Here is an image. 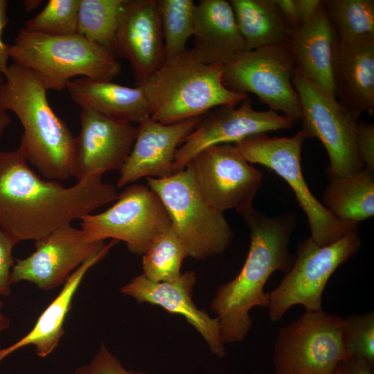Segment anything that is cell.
Here are the masks:
<instances>
[{"label":"cell","mask_w":374,"mask_h":374,"mask_svg":"<svg viewBox=\"0 0 374 374\" xmlns=\"http://www.w3.org/2000/svg\"><path fill=\"white\" fill-rule=\"evenodd\" d=\"M45 87L31 69L9 65L2 89L3 103L22 127L19 148L28 163L45 179L73 177L75 137L51 107Z\"/></svg>","instance_id":"obj_3"},{"label":"cell","mask_w":374,"mask_h":374,"mask_svg":"<svg viewBox=\"0 0 374 374\" xmlns=\"http://www.w3.org/2000/svg\"><path fill=\"white\" fill-rule=\"evenodd\" d=\"M337 368L341 374H374V364L357 357L344 359Z\"/></svg>","instance_id":"obj_37"},{"label":"cell","mask_w":374,"mask_h":374,"mask_svg":"<svg viewBox=\"0 0 374 374\" xmlns=\"http://www.w3.org/2000/svg\"><path fill=\"white\" fill-rule=\"evenodd\" d=\"M238 213L250 231L249 252L238 274L217 288L211 305L224 344L247 337L252 326L250 310L268 307L269 294L264 292L268 278L278 270L287 273L295 260L289 251L296 226L294 213L269 217L253 204Z\"/></svg>","instance_id":"obj_2"},{"label":"cell","mask_w":374,"mask_h":374,"mask_svg":"<svg viewBox=\"0 0 374 374\" xmlns=\"http://www.w3.org/2000/svg\"><path fill=\"white\" fill-rule=\"evenodd\" d=\"M294 69L287 46L271 45L245 51L224 66L222 80L231 91L253 93L269 110L296 123L301 120L302 109L292 81Z\"/></svg>","instance_id":"obj_12"},{"label":"cell","mask_w":374,"mask_h":374,"mask_svg":"<svg viewBox=\"0 0 374 374\" xmlns=\"http://www.w3.org/2000/svg\"><path fill=\"white\" fill-rule=\"evenodd\" d=\"M81 231L91 243L107 238L124 242L128 250L143 255L151 242L171 226L168 213L157 195L148 186L132 184L106 211L88 214Z\"/></svg>","instance_id":"obj_10"},{"label":"cell","mask_w":374,"mask_h":374,"mask_svg":"<svg viewBox=\"0 0 374 374\" xmlns=\"http://www.w3.org/2000/svg\"><path fill=\"white\" fill-rule=\"evenodd\" d=\"M323 3L339 42L374 41L373 0H326Z\"/></svg>","instance_id":"obj_28"},{"label":"cell","mask_w":374,"mask_h":374,"mask_svg":"<svg viewBox=\"0 0 374 374\" xmlns=\"http://www.w3.org/2000/svg\"><path fill=\"white\" fill-rule=\"evenodd\" d=\"M332 374H341V373L337 368V370Z\"/></svg>","instance_id":"obj_42"},{"label":"cell","mask_w":374,"mask_h":374,"mask_svg":"<svg viewBox=\"0 0 374 374\" xmlns=\"http://www.w3.org/2000/svg\"><path fill=\"white\" fill-rule=\"evenodd\" d=\"M324 207L341 222L358 224L374 215V170L364 167L345 177L328 178Z\"/></svg>","instance_id":"obj_26"},{"label":"cell","mask_w":374,"mask_h":374,"mask_svg":"<svg viewBox=\"0 0 374 374\" xmlns=\"http://www.w3.org/2000/svg\"><path fill=\"white\" fill-rule=\"evenodd\" d=\"M294 122L271 111H256L246 98L235 106L215 108L202 116L193 131L177 149L173 173L182 170L202 150L216 145L236 143L249 136L290 129Z\"/></svg>","instance_id":"obj_14"},{"label":"cell","mask_w":374,"mask_h":374,"mask_svg":"<svg viewBox=\"0 0 374 374\" xmlns=\"http://www.w3.org/2000/svg\"><path fill=\"white\" fill-rule=\"evenodd\" d=\"M42 1L40 0H27L24 1V5L25 10L27 11H30L36 8H37Z\"/></svg>","instance_id":"obj_41"},{"label":"cell","mask_w":374,"mask_h":374,"mask_svg":"<svg viewBox=\"0 0 374 374\" xmlns=\"http://www.w3.org/2000/svg\"><path fill=\"white\" fill-rule=\"evenodd\" d=\"M114 54L129 61L141 84L165 61L157 0H125Z\"/></svg>","instance_id":"obj_17"},{"label":"cell","mask_w":374,"mask_h":374,"mask_svg":"<svg viewBox=\"0 0 374 374\" xmlns=\"http://www.w3.org/2000/svg\"><path fill=\"white\" fill-rule=\"evenodd\" d=\"M8 1L0 0V73L4 76L8 73L9 65L8 64L9 55V46L3 42L2 33L4 28L8 24V17L7 15Z\"/></svg>","instance_id":"obj_36"},{"label":"cell","mask_w":374,"mask_h":374,"mask_svg":"<svg viewBox=\"0 0 374 374\" xmlns=\"http://www.w3.org/2000/svg\"><path fill=\"white\" fill-rule=\"evenodd\" d=\"M74 374H149L126 369L121 362L102 344L89 364L78 368Z\"/></svg>","instance_id":"obj_33"},{"label":"cell","mask_w":374,"mask_h":374,"mask_svg":"<svg viewBox=\"0 0 374 374\" xmlns=\"http://www.w3.org/2000/svg\"><path fill=\"white\" fill-rule=\"evenodd\" d=\"M142 256V274L152 282L177 278L181 274L184 260L188 257L184 244L171 226L155 238Z\"/></svg>","instance_id":"obj_29"},{"label":"cell","mask_w":374,"mask_h":374,"mask_svg":"<svg viewBox=\"0 0 374 374\" xmlns=\"http://www.w3.org/2000/svg\"><path fill=\"white\" fill-rule=\"evenodd\" d=\"M112 240L100 251L82 262L65 281L62 290L38 318L33 329L13 344L0 349V362L15 350L28 345L35 347L40 357L49 355L58 346L64 334V320L80 284L88 270L108 253L116 243Z\"/></svg>","instance_id":"obj_24"},{"label":"cell","mask_w":374,"mask_h":374,"mask_svg":"<svg viewBox=\"0 0 374 374\" xmlns=\"http://www.w3.org/2000/svg\"><path fill=\"white\" fill-rule=\"evenodd\" d=\"M3 303L0 300V333L7 329L10 326L9 319L4 315L2 311Z\"/></svg>","instance_id":"obj_40"},{"label":"cell","mask_w":374,"mask_h":374,"mask_svg":"<svg viewBox=\"0 0 374 374\" xmlns=\"http://www.w3.org/2000/svg\"><path fill=\"white\" fill-rule=\"evenodd\" d=\"M292 81L301 105V130L307 138L319 139L328 154V177H345L362 170L364 165L356 147L357 121L296 68Z\"/></svg>","instance_id":"obj_11"},{"label":"cell","mask_w":374,"mask_h":374,"mask_svg":"<svg viewBox=\"0 0 374 374\" xmlns=\"http://www.w3.org/2000/svg\"><path fill=\"white\" fill-rule=\"evenodd\" d=\"M66 89L82 109H91L109 118L138 125L150 118V105L140 85L130 87L82 77L70 80Z\"/></svg>","instance_id":"obj_23"},{"label":"cell","mask_w":374,"mask_h":374,"mask_svg":"<svg viewBox=\"0 0 374 374\" xmlns=\"http://www.w3.org/2000/svg\"><path fill=\"white\" fill-rule=\"evenodd\" d=\"M223 65L202 62L193 50L165 60L140 86L147 96L150 119L163 124L200 117L222 106H235L248 97L229 89Z\"/></svg>","instance_id":"obj_4"},{"label":"cell","mask_w":374,"mask_h":374,"mask_svg":"<svg viewBox=\"0 0 374 374\" xmlns=\"http://www.w3.org/2000/svg\"><path fill=\"white\" fill-rule=\"evenodd\" d=\"M186 167L206 201L222 212L253 204L262 181V172L231 144L202 150Z\"/></svg>","instance_id":"obj_13"},{"label":"cell","mask_w":374,"mask_h":374,"mask_svg":"<svg viewBox=\"0 0 374 374\" xmlns=\"http://www.w3.org/2000/svg\"><path fill=\"white\" fill-rule=\"evenodd\" d=\"M165 51V60L187 49L193 37L196 4L193 0H157Z\"/></svg>","instance_id":"obj_30"},{"label":"cell","mask_w":374,"mask_h":374,"mask_svg":"<svg viewBox=\"0 0 374 374\" xmlns=\"http://www.w3.org/2000/svg\"><path fill=\"white\" fill-rule=\"evenodd\" d=\"M342 317L323 310L307 312L278 330L275 374H332L348 357L341 339Z\"/></svg>","instance_id":"obj_9"},{"label":"cell","mask_w":374,"mask_h":374,"mask_svg":"<svg viewBox=\"0 0 374 374\" xmlns=\"http://www.w3.org/2000/svg\"><path fill=\"white\" fill-rule=\"evenodd\" d=\"M321 3V0H295L298 28L313 16Z\"/></svg>","instance_id":"obj_38"},{"label":"cell","mask_w":374,"mask_h":374,"mask_svg":"<svg viewBox=\"0 0 374 374\" xmlns=\"http://www.w3.org/2000/svg\"><path fill=\"white\" fill-rule=\"evenodd\" d=\"M306 139L302 130L291 137H270L263 133L249 136L234 145L250 163L266 166L286 181L307 216L310 237L318 245L326 246L357 228V224L337 220L309 189L301 165L302 146Z\"/></svg>","instance_id":"obj_7"},{"label":"cell","mask_w":374,"mask_h":374,"mask_svg":"<svg viewBox=\"0 0 374 374\" xmlns=\"http://www.w3.org/2000/svg\"><path fill=\"white\" fill-rule=\"evenodd\" d=\"M80 0H49L34 17L25 22L27 30L51 35L77 33Z\"/></svg>","instance_id":"obj_31"},{"label":"cell","mask_w":374,"mask_h":374,"mask_svg":"<svg viewBox=\"0 0 374 374\" xmlns=\"http://www.w3.org/2000/svg\"><path fill=\"white\" fill-rule=\"evenodd\" d=\"M106 243L87 242L81 229L68 225L35 242L36 250L17 259L10 283L22 280L49 290L59 286L87 259L102 250Z\"/></svg>","instance_id":"obj_15"},{"label":"cell","mask_w":374,"mask_h":374,"mask_svg":"<svg viewBox=\"0 0 374 374\" xmlns=\"http://www.w3.org/2000/svg\"><path fill=\"white\" fill-rule=\"evenodd\" d=\"M146 179L165 206L188 257L202 260L224 253L231 243L233 230L224 212L204 198L188 167L167 177Z\"/></svg>","instance_id":"obj_6"},{"label":"cell","mask_w":374,"mask_h":374,"mask_svg":"<svg viewBox=\"0 0 374 374\" xmlns=\"http://www.w3.org/2000/svg\"><path fill=\"white\" fill-rule=\"evenodd\" d=\"M75 137L73 178L77 181L120 170L134 145L138 126L82 109Z\"/></svg>","instance_id":"obj_16"},{"label":"cell","mask_w":374,"mask_h":374,"mask_svg":"<svg viewBox=\"0 0 374 374\" xmlns=\"http://www.w3.org/2000/svg\"><path fill=\"white\" fill-rule=\"evenodd\" d=\"M125 0H80L77 33L114 53Z\"/></svg>","instance_id":"obj_27"},{"label":"cell","mask_w":374,"mask_h":374,"mask_svg":"<svg viewBox=\"0 0 374 374\" xmlns=\"http://www.w3.org/2000/svg\"><path fill=\"white\" fill-rule=\"evenodd\" d=\"M10 57L33 71L47 89L62 91L75 76L112 81L121 66L109 49L78 33L51 35L21 28Z\"/></svg>","instance_id":"obj_5"},{"label":"cell","mask_w":374,"mask_h":374,"mask_svg":"<svg viewBox=\"0 0 374 374\" xmlns=\"http://www.w3.org/2000/svg\"><path fill=\"white\" fill-rule=\"evenodd\" d=\"M332 78L339 104L357 121L365 111L374 114V41L336 46Z\"/></svg>","instance_id":"obj_20"},{"label":"cell","mask_w":374,"mask_h":374,"mask_svg":"<svg viewBox=\"0 0 374 374\" xmlns=\"http://www.w3.org/2000/svg\"><path fill=\"white\" fill-rule=\"evenodd\" d=\"M196 279L192 270L166 282H152L141 274L122 287L121 292L139 303L160 306L170 313L183 317L204 338L211 353L221 358L226 351L218 321L204 310L199 309L193 301Z\"/></svg>","instance_id":"obj_18"},{"label":"cell","mask_w":374,"mask_h":374,"mask_svg":"<svg viewBox=\"0 0 374 374\" xmlns=\"http://www.w3.org/2000/svg\"><path fill=\"white\" fill-rule=\"evenodd\" d=\"M356 147L364 167L374 170V125L357 121Z\"/></svg>","instance_id":"obj_34"},{"label":"cell","mask_w":374,"mask_h":374,"mask_svg":"<svg viewBox=\"0 0 374 374\" xmlns=\"http://www.w3.org/2000/svg\"><path fill=\"white\" fill-rule=\"evenodd\" d=\"M14 246L11 240L0 230V296L10 294V275L14 265L12 251Z\"/></svg>","instance_id":"obj_35"},{"label":"cell","mask_w":374,"mask_h":374,"mask_svg":"<svg viewBox=\"0 0 374 374\" xmlns=\"http://www.w3.org/2000/svg\"><path fill=\"white\" fill-rule=\"evenodd\" d=\"M5 81V76L0 73V137L11 122L10 116L6 109L2 100V89Z\"/></svg>","instance_id":"obj_39"},{"label":"cell","mask_w":374,"mask_h":374,"mask_svg":"<svg viewBox=\"0 0 374 374\" xmlns=\"http://www.w3.org/2000/svg\"><path fill=\"white\" fill-rule=\"evenodd\" d=\"M28 164L19 148L0 150V230L15 245L39 241L118 198L102 175L66 187L41 177Z\"/></svg>","instance_id":"obj_1"},{"label":"cell","mask_w":374,"mask_h":374,"mask_svg":"<svg viewBox=\"0 0 374 374\" xmlns=\"http://www.w3.org/2000/svg\"><path fill=\"white\" fill-rule=\"evenodd\" d=\"M337 42V33L321 1L313 16L293 30L287 45L295 68L335 98L332 66Z\"/></svg>","instance_id":"obj_21"},{"label":"cell","mask_w":374,"mask_h":374,"mask_svg":"<svg viewBox=\"0 0 374 374\" xmlns=\"http://www.w3.org/2000/svg\"><path fill=\"white\" fill-rule=\"evenodd\" d=\"M361 245L357 228L326 246L318 245L310 237L301 242L292 267L279 285L268 292L270 320L278 321L295 305H302L307 312L321 310L329 278L360 250Z\"/></svg>","instance_id":"obj_8"},{"label":"cell","mask_w":374,"mask_h":374,"mask_svg":"<svg viewBox=\"0 0 374 374\" xmlns=\"http://www.w3.org/2000/svg\"><path fill=\"white\" fill-rule=\"evenodd\" d=\"M193 37L194 53L210 64L225 66L246 51L231 5L225 0L196 4Z\"/></svg>","instance_id":"obj_22"},{"label":"cell","mask_w":374,"mask_h":374,"mask_svg":"<svg viewBox=\"0 0 374 374\" xmlns=\"http://www.w3.org/2000/svg\"><path fill=\"white\" fill-rule=\"evenodd\" d=\"M201 117L172 124L149 118L139 124L132 149L119 170L117 187L143 177L163 178L172 175L176 152Z\"/></svg>","instance_id":"obj_19"},{"label":"cell","mask_w":374,"mask_h":374,"mask_svg":"<svg viewBox=\"0 0 374 374\" xmlns=\"http://www.w3.org/2000/svg\"><path fill=\"white\" fill-rule=\"evenodd\" d=\"M245 50L288 45L293 28L274 0H231Z\"/></svg>","instance_id":"obj_25"},{"label":"cell","mask_w":374,"mask_h":374,"mask_svg":"<svg viewBox=\"0 0 374 374\" xmlns=\"http://www.w3.org/2000/svg\"><path fill=\"white\" fill-rule=\"evenodd\" d=\"M341 339L348 357L374 364V313L342 317Z\"/></svg>","instance_id":"obj_32"}]
</instances>
